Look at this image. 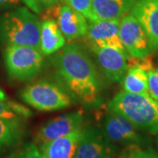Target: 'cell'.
Instances as JSON below:
<instances>
[{
  "instance_id": "603a6c76",
  "label": "cell",
  "mask_w": 158,
  "mask_h": 158,
  "mask_svg": "<svg viewBox=\"0 0 158 158\" xmlns=\"http://www.w3.org/2000/svg\"><path fill=\"white\" fill-rule=\"evenodd\" d=\"M131 68H138L142 70L148 72L152 70L154 67V62L149 56L144 57H134L128 55L127 57V69Z\"/></svg>"
},
{
  "instance_id": "7402d4cb",
  "label": "cell",
  "mask_w": 158,
  "mask_h": 158,
  "mask_svg": "<svg viewBox=\"0 0 158 158\" xmlns=\"http://www.w3.org/2000/svg\"><path fill=\"white\" fill-rule=\"evenodd\" d=\"M7 158H43V156L34 142H27L10 154Z\"/></svg>"
},
{
  "instance_id": "d4e9b609",
  "label": "cell",
  "mask_w": 158,
  "mask_h": 158,
  "mask_svg": "<svg viewBox=\"0 0 158 158\" xmlns=\"http://www.w3.org/2000/svg\"><path fill=\"white\" fill-rule=\"evenodd\" d=\"M23 1L35 13H40L44 9H48L60 2V0H23Z\"/></svg>"
},
{
  "instance_id": "8992f818",
  "label": "cell",
  "mask_w": 158,
  "mask_h": 158,
  "mask_svg": "<svg viewBox=\"0 0 158 158\" xmlns=\"http://www.w3.org/2000/svg\"><path fill=\"white\" fill-rule=\"evenodd\" d=\"M101 131L111 142L117 146H147L148 139L141 135L129 120L121 114L106 108L102 119Z\"/></svg>"
},
{
  "instance_id": "7c38bea8",
  "label": "cell",
  "mask_w": 158,
  "mask_h": 158,
  "mask_svg": "<svg viewBox=\"0 0 158 158\" xmlns=\"http://www.w3.org/2000/svg\"><path fill=\"white\" fill-rule=\"evenodd\" d=\"M89 48L95 55L97 62L106 77L113 83H120L127 70L128 54L113 47Z\"/></svg>"
},
{
  "instance_id": "52a82bcc",
  "label": "cell",
  "mask_w": 158,
  "mask_h": 158,
  "mask_svg": "<svg viewBox=\"0 0 158 158\" xmlns=\"http://www.w3.org/2000/svg\"><path fill=\"white\" fill-rule=\"evenodd\" d=\"M119 38L126 52L134 57L150 56L152 47L141 24L127 13L119 20Z\"/></svg>"
},
{
  "instance_id": "30bf717a",
  "label": "cell",
  "mask_w": 158,
  "mask_h": 158,
  "mask_svg": "<svg viewBox=\"0 0 158 158\" xmlns=\"http://www.w3.org/2000/svg\"><path fill=\"white\" fill-rule=\"evenodd\" d=\"M85 120L84 113L75 111L64 113L47 121L42 125L34 135V143L40 146L45 142L68 135L76 130L83 128Z\"/></svg>"
},
{
  "instance_id": "8fae6325",
  "label": "cell",
  "mask_w": 158,
  "mask_h": 158,
  "mask_svg": "<svg viewBox=\"0 0 158 158\" xmlns=\"http://www.w3.org/2000/svg\"><path fill=\"white\" fill-rule=\"evenodd\" d=\"M118 19L89 20L88 29L85 36L88 48L113 47L125 50L119 38Z\"/></svg>"
},
{
  "instance_id": "2e32d148",
  "label": "cell",
  "mask_w": 158,
  "mask_h": 158,
  "mask_svg": "<svg viewBox=\"0 0 158 158\" xmlns=\"http://www.w3.org/2000/svg\"><path fill=\"white\" fill-rule=\"evenodd\" d=\"M24 118L0 117V152L17 146L25 135Z\"/></svg>"
},
{
  "instance_id": "ba28073f",
  "label": "cell",
  "mask_w": 158,
  "mask_h": 158,
  "mask_svg": "<svg viewBox=\"0 0 158 158\" xmlns=\"http://www.w3.org/2000/svg\"><path fill=\"white\" fill-rule=\"evenodd\" d=\"M46 18H51L57 23L63 36L69 41L84 37L88 29L87 19L62 2L48 8Z\"/></svg>"
},
{
  "instance_id": "6da1fadb",
  "label": "cell",
  "mask_w": 158,
  "mask_h": 158,
  "mask_svg": "<svg viewBox=\"0 0 158 158\" xmlns=\"http://www.w3.org/2000/svg\"><path fill=\"white\" fill-rule=\"evenodd\" d=\"M54 67L74 98L87 106L100 103L102 84L96 66L88 54L77 44H65L55 53Z\"/></svg>"
},
{
  "instance_id": "7a4b0ae2",
  "label": "cell",
  "mask_w": 158,
  "mask_h": 158,
  "mask_svg": "<svg viewBox=\"0 0 158 158\" xmlns=\"http://www.w3.org/2000/svg\"><path fill=\"white\" fill-rule=\"evenodd\" d=\"M106 108L124 116L141 132L158 135V101L148 94L122 90L110 100Z\"/></svg>"
},
{
  "instance_id": "5bb4252c",
  "label": "cell",
  "mask_w": 158,
  "mask_h": 158,
  "mask_svg": "<svg viewBox=\"0 0 158 158\" xmlns=\"http://www.w3.org/2000/svg\"><path fill=\"white\" fill-rule=\"evenodd\" d=\"M83 129L76 130L68 135L45 142L39 146L43 158H74Z\"/></svg>"
},
{
  "instance_id": "9c48e42d",
  "label": "cell",
  "mask_w": 158,
  "mask_h": 158,
  "mask_svg": "<svg viewBox=\"0 0 158 158\" xmlns=\"http://www.w3.org/2000/svg\"><path fill=\"white\" fill-rule=\"evenodd\" d=\"M118 154V146L109 141L101 129L87 127L83 129L74 158H116Z\"/></svg>"
},
{
  "instance_id": "83f0119b",
  "label": "cell",
  "mask_w": 158,
  "mask_h": 158,
  "mask_svg": "<svg viewBox=\"0 0 158 158\" xmlns=\"http://www.w3.org/2000/svg\"><path fill=\"white\" fill-rule=\"evenodd\" d=\"M156 143H157V146H158V135H157V137H156Z\"/></svg>"
},
{
  "instance_id": "4fadbf2b",
  "label": "cell",
  "mask_w": 158,
  "mask_h": 158,
  "mask_svg": "<svg viewBox=\"0 0 158 158\" xmlns=\"http://www.w3.org/2000/svg\"><path fill=\"white\" fill-rule=\"evenodd\" d=\"M129 13L141 24L153 51L158 50V0H136Z\"/></svg>"
},
{
  "instance_id": "4316f807",
  "label": "cell",
  "mask_w": 158,
  "mask_h": 158,
  "mask_svg": "<svg viewBox=\"0 0 158 158\" xmlns=\"http://www.w3.org/2000/svg\"><path fill=\"white\" fill-rule=\"evenodd\" d=\"M0 100H2V101H7V100H10V99H9V98H8L7 95H6V92L2 90V89H0Z\"/></svg>"
},
{
  "instance_id": "3957f363",
  "label": "cell",
  "mask_w": 158,
  "mask_h": 158,
  "mask_svg": "<svg viewBox=\"0 0 158 158\" xmlns=\"http://www.w3.org/2000/svg\"><path fill=\"white\" fill-rule=\"evenodd\" d=\"M40 21L27 7L0 16V42L6 46H31L39 48Z\"/></svg>"
},
{
  "instance_id": "ac0fdd59",
  "label": "cell",
  "mask_w": 158,
  "mask_h": 158,
  "mask_svg": "<svg viewBox=\"0 0 158 158\" xmlns=\"http://www.w3.org/2000/svg\"><path fill=\"white\" fill-rule=\"evenodd\" d=\"M123 90L135 94H148V73L138 68H131L127 70L122 79Z\"/></svg>"
},
{
  "instance_id": "d6986e66",
  "label": "cell",
  "mask_w": 158,
  "mask_h": 158,
  "mask_svg": "<svg viewBox=\"0 0 158 158\" xmlns=\"http://www.w3.org/2000/svg\"><path fill=\"white\" fill-rule=\"evenodd\" d=\"M32 112L13 100H0V117L6 118H26L32 116Z\"/></svg>"
},
{
  "instance_id": "484cf974",
  "label": "cell",
  "mask_w": 158,
  "mask_h": 158,
  "mask_svg": "<svg viewBox=\"0 0 158 158\" xmlns=\"http://www.w3.org/2000/svg\"><path fill=\"white\" fill-rule=\"evenodd\" d=\"M19 2L20 0H0V10L16 6Z\"/></svg>"
},
{
  "instance_id": "44dd1931",
  "label": "cell",
  "mask_w": 158,
  "mask_h": 158,
  "mask_svg": "<svg viewBox=\"0 0 158 158\" xmlns=\"http://www.w3.org/2000/svg\"><path fill=\"white\" fill-rule=\"evenodd\" d=\"M63 4H66L74 10L83 14L88 20L98 19L93 11L92 0H60Z\"/></svg>"
},
{
  "instance_id": "5b68a950",
  "label": "cell",
  "mask_w": 158,
  "mask_h": 158,
  "mask_svg": "<svg viewBox=\"0 0 158 158\" xmlns=\"http://www.w3.org/2000/svg\"><path fill=\"white\" fill-rule=\"evenodd\" d=\"M43 55L31 46H6L4 60L9 77L17 82L32 81L42 70Z\"/></svg>"
},
{
  "instance_id": "277c9868",
  "label": "cell",
  "mask_w": 158,
  "mask_h": 158,
  "mask_svg": "<svg viewBox=\"0 0 158 158\" xmlns=\"http://www.w3.org/2000/svg\"><path fill=\"white\" fill-rule=\"evenodd\" d=\"M20 98L28 106L42 112L69 107L74 99L66 87L48 79L38 80L28 85L20 92Z\"/></svg>"
},
{
  "instance_id": "ffe728a7",
  "label": "cell",
  "mask_w": 158,
  "mask_h": 158,
  "mask_svg": "<svg viewBox=\"0 0 158 158\" xmlns=\"http://www.w3.org/2000/svg\"><path fill=\"white\" fill-rule=\"evenodd\" d=\"M116 158H158V153L147 146L129 145L118 151Z\"/></svg>"
},
{
  "instance_id": "e0dca14e",
  "label": "cell",
  "mask_w": 158,
  "mask_h": 158,
  "mask_svg": "<svg viewBox=\"0 0 158 158\" xmlns=\"http://www.w3.org/2000/svg\"><path fill=\"white\" fill-rule=\"evenodd\" d=\"M136 0H92V7L98 19H118L127 14Z\"/></svg>"
},
{
  "instance_id": "cb8c5ba5",
  "label": "cell",
  "mask_w": 158,
  "mask_h": 158,
  "mask_svg": "<svg viewBox=\"0 0 158 158\" xmlns=\"http://www.w3.org/2000/svg\"><path fill=\"white\" fill-rule=\"evenodd\" d=\"M148 95L158 101V68H154L148 72Z\"/></svg>"
},
{
  "instance_id": "9a60e30c",
  "label": "cell",
  "mask_w": 158,
  "mask_h": 158,
  "mask_svg": "<svg viewBox=\"0 0 158 158\" xmlns=\"http://www.w3.org/2000/svg\"><path fill=\"white\" fill-rule=\"evenodd\" d=\"M66 44L57 23L51 18H45L40 21L39 49L43 56H51L56 53Z\"/></svg>"
}]
</instances>
